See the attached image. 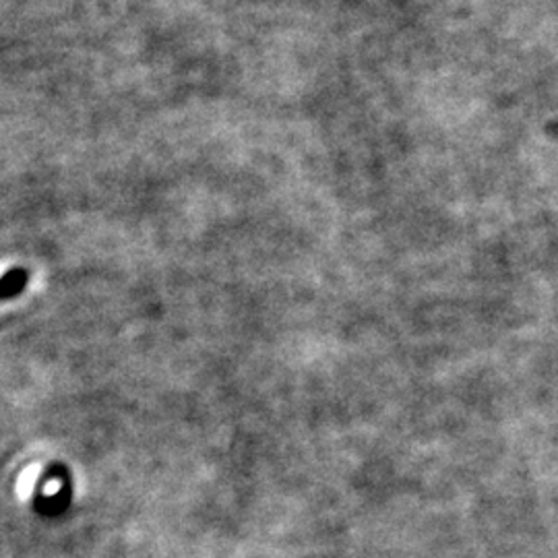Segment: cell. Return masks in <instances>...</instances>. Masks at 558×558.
<instances>
[{"label":"cell","mask_w":558,"mask_h":558,"mask_svg":"<svg viewBox=\"0 0 558 558\" xmlns=\"http://www.w3.org/2000/svg\"><path fill=\"white\" fill-rule=\"evenodd\" d=\"M25 281H27V274L21 271V269H15L9 276L0 278V299H9V296L20 294L21 290L25 288Z\"/></svg>","instance_id":"obj_1"}]
</instances>
